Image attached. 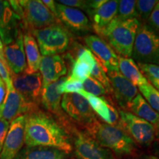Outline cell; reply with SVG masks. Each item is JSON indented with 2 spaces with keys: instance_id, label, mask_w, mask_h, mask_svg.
I'll list each match as a JSON object with an SVG mask.
<instances>
[{
  "instance_id": "cell-38",
  "label": "cell",
  "mask_w": 159,
  "mask_h": 159,
  "mask_svg": "<svg viewBox=\"0 0 159 159\" xmlns=\"http://www.w3.org/2000/svg\"><path fill=\"white\" fill-rule=\"evenodd\" d=\"M10 124L11 123L7 122V121L0 119V152H1L2 149L6 136H7V132H8Z\"/></svg>"
},
{
  "instance_id": "cell-12",
  "label": "cell",
  "mask_w": 159,
  "mask_h": 159,
  "mask_svg": "<svg viewBox=\"0 0 159 159\" xmlns=\"http://www.w3.org/2000/svg\"><path fill=\"white\" fill-rule=\"evenodd\" d=\"M84 41L105 71H119L118 55L104 39L97 35H89L84 38Z\"/></svg>"
},
{
  "instance_id": "cell-28",
  "label": "cell",
  "mask_w": 159,
  "mask_h": 159,
  "mask_svg": "<svg viewBox=\"0 0 159 159\" xmlns=\"http://www.w3.org/2000/svg\"><path fill=\"white\" fill-rule=\"evenodd\" d=\"M139 89L151 108L159 114V91L149 82L139 87Z\"/></svg>"
},
{
  "instance_id": "cell-8",
  "label": "cell",
  "mask_w": 159,
  "mask_h": 159,
  "mask_svg": "<svg viewBox=\"0 0 159 159\" xmlns=\"http://www.w3.org/2000/svg\"><path fill=\"white\" fill-rule=\"evenodd\" d=\"M6 90L5 99L0 106V119L11 123L19 116L39 109V105L27 102L13 85Z\"/></svg>"
},
{
  "instance_id": "cell-26",
  "label": "cell",
  "mask_w": 159,
  "mask_h": 159,
  "mask_svg": "<svg viewBox=\"0 0 159 159\" xmlns=\"http://www.w3.org/2000/svg\"><path fill=\"white\" fill-rule=\"evenodd\" d=\"M91 71L92 68L88 63L76 59L73 61L70 75L67 78L83 83L90 76Z\"/></svg>"
},
{
  "instance_id": "cell-42",
  "label": "cell",
  "mask_w": 159,
  "mask_h": 159,
  "mask_svg": "<svg viewBox=\"0 0 159 159\" xmlns=\"http://www.w3.org/2000/svg\"><path fill=\"white\" fill-rule=\"evenodd\" d=\"M155 130H156V138H155V140L159 144V128L155 129Z\"/></svg>"
},
{
  "instance_id": "cell-31",
  "label": "cell",
  "mask_w": 159,
  "mask_h": 159,
  "mask_svg": "<svg viewBox=\"0 0 159 159\" xmlns=\"http://www.w3.org/2000/svg\"><path fill=\"white\" fill-rule=\"evenodd\" d=\"M91 76L96 79L97 81H99L104 86L107 92L111 93L112 91L110 80H109V77L106 74V71H105L102 66L97 59L96 63H95L94 68L92 69V71L91 72Z\"/></svg>"
},
{
  "instance_id": "cell-20",
  "label": "cell",
  "mask_w": 159,
  "mask_h": 159,
  "mask_svg": "<svg viewBox=\"0 0 159 159\" xmlns=\"http://www.w3.org/2000/svg\"><path fill=\"white\" fill-rule=\"evenodd\" d=\"M66 79V77H61L56 82L49 85L42 89L41 97V103L48 113L54 114L58 118L63 119V113L61 108L62 94L58 90V86Z\"/></svg>"
},
{
  "instance_id": "cell-4",
  "label": "cell",
  "mask_w": 159,
  "mask_h": 159,
  "mask_svg": "<svg viewBox=\"0 0 159 159\" xmlns=\"http://www.w3.org/2000/svg\"><path fill=\"white\" fill-rule=\"evenodd\" d=\"M8 2L12 9L21 20L23 33L24 30L31 32L60 22L40 0Z\"/></svg>"
},
{
  "instance_id": "cell-7",
  "label": "cell",
  "mask_w": 159,
  "mask_h": 159,
  "mask_svg": "<svg viewBox=\"0 0 159 159\" xmlns=\"http://www.w3.org/2000/svg\"><path fill=\"white\" fill-rule=\"evenodd\" d=\"M119 128L123 130L134 142L144 146H150L155 141L154 126L144 119L127 111H119Z\"/></svg>"
},
{
  "instance_id": "cell-10",
  "label": "cell",
  "mask_w": 159,
  "mask_h": 159,
  "mask_svg": "<svg viewBox=\"0 0 159 159\" xmlns=\"http://www.w3.org/2000/svg\"><path fill=\"white\" fill-rule=\"evenodd\" d=\"M61 105L69 117L85 127L97 119L88 101L78 94H64Z\"/></svg>"
},
{
  "instance_id": "cell-39",
  "label": "cell",
  "mask_w": 159,
  "mask_h": 159,
  "mask_svg": "<svg viewBox=\"0 0 159 159\" xmlns=\"http://www.w3.org/2000/svg\"><path fill=\"white\" fill-rule=\"evenodd\" d=\"M42 3L57 17L56 3L53 0H42Z\"/></svg>"
},
{
  "instance_id": "cell-2",
  "label": "cell",
  "mask_w": 159,
  "mask_h": 159,
  "mask_svg": "<svg viewBox=\"0 0 159 159\" xmlns=\"http://www.w3.org/2000/svg\"><path fill=\"white\" fill-rule=\"evenodd\" d=\"M140 25L141 22L136 18L122 20L116 17L99 35L105 38L121 57L130 58Z\"/></svg>"
},
{
  "instance_id": "cell-24",
  "label": "cell",
  "mask_w": 159,
  "mask_h": 159,
  "mask_svg": "<svg viewBox=\"0 0 159 159\" xmlns=\"http://www.w3.org/2000/svg\"><path fill=\"white\" fill-rule=\"evenodd\" d=\"M119 70L127 80L135 86L140 87L148 83V80L144 76L139 69L138 65L132 58L119 57Z\"/></svg>"
},
{
  "instance_id": "cell-37",
  "label": "cell",
  "mask_w": 159,
  "mask_h": 159,
  "mask_svg": "<svg viewBox=\"0 0 159 159\" xmlns=\"http://www.w3.org/2000/svg\"><path fill=\"white\" fill-rule=\"evenodd\" d=\"M0 77L5 83L6 89L10 88L13 85L11 78V75H10V70L4 65L1 60H0Z\"/></svg>"
},
{
  "instance_id": "cell-43",
  "label": "cell",
  "mask_w": 159,
  "mask_h": 159,
  "mask_svg": "<svg viewBox=\"0 0 159 159\" xmlns=\"http://www.w3.org/2000/svg\"><path fill=\"white\" fill-rule=\"evenodd\" d=\"M148 159H158V158L155 156H150V157H148Z\"/></svg>"
},
{
  "instance_id": "cell-40",
  "label": "cell",
  "mask_w": 159,
  "mask_h": 159,
  "mask_svg": "<svg viewBox=\"0 0 159 159\" xmlns=\"http://www.w3.org/2000/svg\"><path fill=\"white\" fill-rule=\"evenodd\" d=\"M6 86L3 81L0 82V106L2 104L6 95Z\"/></svg>"
},
{
  "instance_id": "cell-13",
  "label": "cell",
  "mask_w": 159,
  "mask_h": 159,
  "mask_svg": "<svg viewBox=\"0 0 159 159\" xmlns=\"http://www.w3.org/2000/svg\"><path fill=\"white\" fill-rule=\"evenodd\" d=\"M25 116H21L12 121L6 136L0 159H13L25 144Z\"/></svg>"
},
{
  "instance_id": "cell-22",
  "label": "cell",
  "mask_w": 159,
  "mask_h": 159,
  "mask_svg": "<svg viewBox=\"0 0 159 159\" xmlns=\"http://www.w3.org/2000/svg\"><path fill=\"white\" fill-rule=\"evenodd\" d=\"M24 47L27 61V69L25 72L27 74L39 72L41 55L36 40L30 32L24 33Z\"/></svg>"
},
{
  "instance_id": "cell-34",
  "label": "cell",
  "mask_w": 159,
  "mask_h": 159,
  "mask_svg": "<svg viewBox=\"0 0 159 159\" xmlns=\"http://www.w3.org/2000/svg\"><path fill=\"white\" fill-rule=\"evenodd\" d=\"M77 60L87 63L91 68H94L96 63V58L92 52L86 47H80L77 49Z\"/></svg>"
},
{
  "instance_id": "cell-19",
  "label": "cell",
  "mask_w": 159,
  "mask_h": 159,
  "mask_svg": "<svg viewBox=\"0 0 159 159\" xmlns=\"http://www.w3.org/2000/svg\"><path fill=\"white\" fill-rule=\"evenodd\" d=\"M77 94L81 95L88 101L93 111L96 113L106 124L114 126L119 125V114L118 111L112 105L107 102L105 98L94 96L84 90L79 91Z\"/></svg>"
},
{
  "instance_id": "cell-11",
  "label": "cell",
  "mask_w": 159,
  "mask_h": 159,
  "mask_svg": "<svg viewBox=\"0 0 159 159\" xmlns=\"http://www.w3.org/2000/svg\"><path fill=\"white\" fill-rule=\"evenodd\" d=\"M77 159H114L111 150L102 148L88 134L77 132L74 141Z\"/></svg>"
},
{
  "instance_id": "cell-33",
  "label": "cell",
  "mask_w": 159,
  "mask_h": 159,
  "mask_svg": "<svg viewBox=\"0 0 159 159\" xmlns=\"http://www.w3.org/2000/svg\"><path fill=\"white\" fill-rule=\"evenodd\" d=\"M58 90L61 94H77L79 91L83 90V82L69 80L66 77L64 82L60 84Z\"/></svg>"
},
{
  "instance_id": "cell-6",
  "label": "cell",
  "mask_w": 159,
  "mask_h": 159,
  "mask_svg": "<svg viewBox=\"0 0 159 159\" xmlns=\"http://www.w3.org/2000/svg\"><path fill=\"white\" fill-rule=\"evenodd\" d=\"M132 57L138 63L159 66V35L146 24H141Z\"/></svg>"
},
{
  "instance_id": "cell-36",
  "label": "cell",
  "mask_w": 159,
  "mask_h": 159,
  "mask_svg": "<svg viewBox=\"0 0 159 159\" xmlns=\"http://www.w3.org/2000/svg\"><path fill=\"white\" fill-rule=\"evenodd\" d=\"M148 26L159 35V1L148 19Z\"/></svg>"
},
{
  "instance_id": "cell-14",
  "label": "cell",
  "mask_w": 159,
  "mask_h": 159,
  "mask_svg": "<svg viewBox=\"0 0 159 159\" xmlns=\"http://www.w3.org/2000/svg\"><path fill=\"white\" fill-rule=\"evenodd\" d=\"M20 31H23L20 17L8 1L0 0V39L4 46L13 42Z\"/></svg>"
},
{
  "instance_id": "cell-18",
  "label": "cell",
  "mask_w": 159,
  "mask_h": 159,
  "mask_svg": "<svg viewBox=\"0 0 159 159\" xmlns=\"http://www.w3.org/2000/svg\"><path fill=\"white\" fill-rule=\"evenodd\" d=\"M39 70L42 77L43 89L56 82L67 72L64 60L59 55L41 57Z\"/></svg>"
},
{
  "instance_id": "cell-27",
  "label": "cell",
  "mask_w": 159,
  "mask_h": 159,
  "mask_svg": "<svg viewBox=\"0 0 159 159\" xmlns=\"http://www.w3.org/2000/svg\"><path fill=\"white\" fill-rule=\"evenodd\" d=\"M116 18L122 20L137 19L138 15L136 10V1L134 0H121L119 1L118 12Z\"/></svg>"
},
{
  "instance_id": "cell-41",
  "label": "cell",
  "mask_w": 159,
  "mask_h": 159,
  "mask_svg": "<svg viewBox=\"0 0 159 159\" xmlns=\"http://www.w3.org/2000/svg\"><path fill=\"white\" fill-rule=\"evenodd\" d=\"M0 60H1L2 62L4 63V65H5V66L10 70L8 66H7V61H6V60H5V55H4V44H3L2 41L1 39H0ZM10 72H11V71H10Z\"/></svg>"
},
{
  "instance_id": "cell-3",
  "label": "cell",
  "mask_w": 159,
  "mask_h": 159,
  "mask_svg": "<svg viewBox=\"0 0 159 159\" xmlns=\"http://www.w3.org/2000/svg\"><path fill=\"white\" fill-rule=\"evenodd\" d=\"M88 134L102 148L118 155H130L135 150V142L124 130L94 120L86 126Z\"/></svg>"
},
{
  "instance_id": "cell-44",
  "label": "cell",
  "mask_w": 159,
  "mask_h": 159,
  "mask_svg": "<svg viewBox=\"0 0 159 159\" xmlns=\"http://www.w3.org/2000/svg\"><path fill=\"white\" fill-rule=\"evenodd\" d=\"M2 80L1 77H0V82H2Z\"/></svg>"
},
{
  "instance_id": "cell-5",
  "label": "cell",
  "mask_w": 159,
  "mask_h": 159,
  "mask_svg": "<svg viewBox=\"0 0 159 159\" xmlns=\"http://www.w3.org/2000/svg\"><path fill=\"white\" fill-rule=\"evenodd\" d=\"M36 40L43 56L58 55L66 51L70 42V35L60 22L30 32Z\"/></svg>"
},
{
  "instance_id": "cell-25",
  "label": "cell",
  "mask_w": 159,
  "mask_h": 159,
  "mask_svg": "<svg viewBox=\"0 0 159 159\" xmlns=\"http://www.w3.org/2000/svg\"><path fill=\"white\" fill-rule=\"evenodd\" d=\"M66 153L54 148L27 147L22 148L13 159H64Z\"/></svg>"
},
{
  "instance_id": "cell-1",
  "label": "cell",
  "mask_w": 159,
  "mask_h": 159,
  "mask_svg": "<svg viewBox=\"0 0 159 159\" xmlns=\"http://www.w3.org/2000/svg\"><path fill=\"white\" fill-rule=\"evenodd\" d=\"M25 116L26 146L54 148L65 153L72 150L66 132L50 114L38 109Z\"/></svg>"
},
{
  "instance_id": "cell-16",
  "label": "cell",
  "mask_w": 159,
  "mask_h": 159,
  "mask_svg": "<svg viewBox=\"0 0 159 159\" xmlns=\"http://www.w3.org/2000/svg\"><path fill=\"white\" fill-rule=\"evenodd\" d=\"M56 11L58 21L70 30L75 33L90 30L91 25L89 18L80 10L56 3Z\"/></svg>"
},
{
  "instance_id": "cell-30",
  "label": "cell",
  "mask_w": 159,
  "mask_h": 159,
  "mask_svg": "<svg viewBox=\"0 0 159 159\" xmlns=\"http://www.w3.org/2000/svg\"><path fill=\"white\" fill-rule=\"evenodd\" d=\"M158 1L156 0H139L136 1V10L138 17L148 21L149 16L155 8Z\"/></svg>"
},
{
  "instance_id": "cell-35",
  "label": "cell",
  "mask_w": 159,
  "mask_h": 159,
  "mask_svg": "<svg viewBox=\"0 0 159 159\" xmlns=\"http://www.w3.org/2000/svg\"><path fill=\"white\" fill-rule=\"evenodd\" d=\"M57 2L61 4V5L66 6V7L84 10L87 12L89 10L88 1H83V0H60Z\"/></svg>"
},
{
  "instance_id": "cell-15",
  "label": "cell",
  "mask_w": 159,
  "mask_h": 159,
  "mask_svg": "<svg viewBox=\"0 0 159 159\" xmlns=\"http://www.w3.org/2000/svg\"><path fill=\"white\" fill-rule=\"evenodd\" d=\"M106 73L110 80L111 90L119 105L128 110L130 102L139 94L138 89L123 77L119 71H108Z\"/></svg>"
},
{
  "instance_id": "cell-21",
  "label": "cell",
  "mask_w": 159,
  "mask_h": 159,
  "mask_svg": "<svg viewBox=\"0 0 159 159\" xmlns=\"http://www.w3.org/2000/svg\"><path fill=\"white\" fill-rule=\"evenodd\" d=\"M119 1L105 0L98 9L92 13L93 24L95 31L98 34L116 18L118 12Z\"/></svg>"
},
{
  "instance_id": "cell-9",
  "label": "cell",
  "mask_w": 159,
  "mask_h": 159,
  "mask_svg": "<svg viewBox=\"0 0 159 159\" xmlns=\"http://www.w3.org/2000/svg\"><path fill=\"white\" fill-rule=\"evenodd\" d=\"M12 83L16 90L27 102L39 105L42 92V77L40 72L34 74H14L10 72Z\"/></svg>"
},
{
  "instance_id": "cell-29",
  "label": "cell",
  "mask_w": 159,
  "mask_h": 159,
  "mask_svg": "<svg viewBox=\"0 0 159 159\" xmlns=\"http://www.w3.org/2000/svg\"><path fill=\"white\" fill-rule=\"evenodd\" d=\"M138 66L150 84L159 91V66L138 63Z\"/></svg>"
},
{
  "instance_id": "cell-23",
  "label": "cell",
  "mask_w": 159,
  "mask_h": 159,
  "mask_svg": "<svg viewBox=\"0 0 159 159\" xmlns=\"http://www.w3.org/2000/svg\"><path fill=\"white\" fill-rule=\"evenodd\" d=\"M128 110L132 111V114L152 124L155 129L159 128V114L151 108L139 93L130 102Z\"/></svg>"
},
{
  "instance_id": "cell-32",
  "label": "cell",
  "mask_w": 159,
  "mask_h": 159,
  "mask_svg": "<svg viewBox=\"0 0 159 159\" xmlns=\"http://www.w3.org/2000/svg\"><path fill=\"white\" fill-rule=\"evenodd\" d=\"M83 90L94 96H102L107 92L104 86L91 75L83 83Z\"/></svg>"
},
{
  "instance_id": "cell-17",
  "label": "cell",
  "mask_w": 159,
  "mask_h": 159,
  "mask_svg": "<svg viewBox=\"0 0 159 159\" xmlns=\"http://www.w3.org/2000/svg\"><path fill=\"white\" fill-rule=\"evenodd\" d=\"M4 55L10 71L14 74L25 72L27 69V61L24 47L23 31L19 32L11 43L4 46Z\"/></svg>"
}]
</instances>
